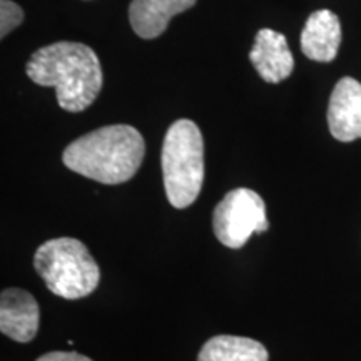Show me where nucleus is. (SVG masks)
<instances>
[{
	"label": "nucleus",
	"instance_id": "f257e3e1",
	"mask_svg": "<svg viewBox=\"0 0 361 361\" xmlns=\"http://www.w3.org/2000/svg\"><path fill=\"white\" fill-rule=\"evenodd\" d=\"M25 72L35 84L56 89L59 106L69 112L87 109L102 89L97 54L80 42L45 45L32 54Z\"/></svg>",
	"mask_w": 361,
	"mask_h": 361
},
{
	"label": "nucleus",
	"instance_id": "f03ea898",
	"mask_svg": "<svg viewBox=\"0 0 361 361\" xmlns=\"http://www.w3.org/2000/svg\"><path fill=\"white\" fill-rule=\"evenodd\" d=\"M144 139L133 126L116 124L96 129L66 147V168L101 184H123L141 168Z\"/></svg>",
	"mask_w": 361,
	"mask_h": 361
},
{
	"label": "nucleus",
	"instance_id": "7ed1b4c3",
	"mask_svg": "<svg viewBox=\"0 0 361 361\" xmlns=\"http://www.w3.org/2000/svg\"><path fill=\"white\" fill-rule=\"evenodd\" d=\"M161 162L166 196L171 204L178 209L191 206L204 183V142L192 121L179 119L168 129Z\"/></svg>",
	"mask_w": 361,
	"mask_h": 361
},
{
	"label": "nucleus",
	"instance_id": "20e7f679",
	"mask_svg": "<svg viewBox=\"0 0 361 361\" xmlns=\"http://www.w3.org/2000/svg\"><path fill=\"white\" fill-rule=\"evenodd\" d=\"M34 268L54 295L66 300L89 296L101 281V269L82 241L49 239L37 247Z\"/></svg>",
	"mask_w": 361,
	"mask_h": 361
},
{
	"label": "nucleus",
	"instance_id": "39448f33",
	"mask_svg": "<svg viewBox=\"0 0 361 361\" xmlns=\"http://www.w3.org/2000/svg\"><path fill=\"white\" fill-rule=\"evenodd\" d=\"M268 228L263 197L247 188L229 191L213 213L216 238L221 245L231 250H239L250 241L252 234L266 233Z\"/></svg>",
	"mask_w": 361,
	"mask_h": 361
},
{
	"label": "nucleus",
	"instance_id": "423d86ee",
	"mask_svg": "<svg viewBox=\"0 0 361 361\" xmlns=\"http://www.w3.org/2000/svg\"><path fill=\"white\" fill-rule=\"evenodd\" d=\"M329 133L341 142L361 139V84L343 78L333 89L328 106Z\"/></svg>",
	"mask_w": 361,
	"mask_h": 361
},
{
	"label": "nucleus",
	"instance_id": "0eeeda50",
	"mask_svg": "<svg viewBox=\"0 0 361 361\" xmlns=\"http://www.w3.org/2000/svg\"><path fill=\"white\" fill-rule=\"evenodd\" d=\"M40 311L35 298L20 288H7L0 296V331L13 341L29 343L39 331Z\"/></svg>",
	"mask_w": 361,
	"mask_h": 361
},
{
	"label": "nucleus",
	"instance_id": "6e6552de",
	"mask_svg": "<svg viewBox=\"0 0 361 361\" xmlns=\"http://www.w3.org/2000/svg\"><path fill=\"white\" fill-rule=\"evenodd\" d=\"M250 61L261 79L269 84H278L288 79L295 67V59L288 47L286 37L273 29H261L256 34Z\"/></svg>",
	"mask_w": 361,
	"mask_h": 361
},
{
	"label": "nucleus",
	"instance_id": "1a4fd4ad",
	"mask_svg": "<svg viewBox=\"0 0 361 361\" xmlns=\"http://www.w3.org/2000/svg\"><path fill=\"white\" fill-rule=\"evenodd\" d=\"M341 44L340 19L331 11H316L306 20L301 32V51L311 61H335Z\"/></svg>",
	"mask_w": 361,
	"mask_h": 361
},
{
	"label": "nucleus",
	"instance_id": "9d476101",
	"mask_svg": "<svg viewBox=\"0 0 361 361\" xmlns=\"http://www.w3.org/2000/svg\"><path fill=\"white\" fill-rule=\"evenodd\" d=\"M197 0H133L129 20L141 39H156L168 29L171 19L196 6Z\"/></svg>",
	"mask_w": 361,
	"mask_h": 361
},
{
	"label": "nucleus",
	"instance_id": "9b49d317",
	"mask_svg": "<svg viewBox=\"0 0 361 361\" xmlns=\"http://www.w3.org/2000/svg\"><path fill=\"white\" fill-rule=\"evenodd\" d=\"M264 345L246 336L218 335L207 340L197 361H268Z\"/></svg>",
	"mask_w": 361,
	"mask_h": 361
},
{
	"label": "nucleus",
	"instance_id": "f8f14e48",
	"mask_svg": "<svg viewBox=\"0 0 361 361\" xmlns=\"http://www.w3.org/2000/svg\"><path fill=\"white\" fill-rule=\"evenodd\" d=\"M24 20V11L12 0H0V37H7L20 22Z\"/></svg>",
	"mask_w": 361,
	"mask_h": 361
},
{
	"label": "nucleus",
	"instance_id": "ddd939ff",
	"mask_svg": "<svg viewBox=\"0 0 361 361\" xmlns=\"http://www.w3.org/2000/svg\"><path fill=\"white\" fill-rule=\"evenodd\" d=\"M37 361H92L87 356H82L75 351H52V353L42 355Z\"/></svg>",
	"mask_w": 361,
	"mask_h": 361
}]
</instances>
